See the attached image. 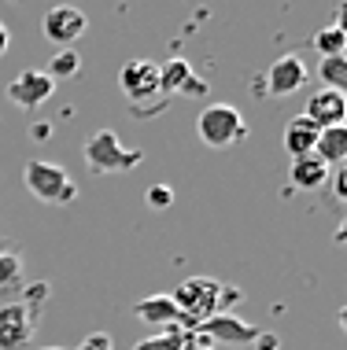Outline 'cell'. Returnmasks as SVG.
Masks as SVG:
<instances>
[{
    "mask_svg": "<svg viewBox=\"0 0 347 350\" xmlns=\"http://www.w3.org/2000/svg\"><path fill=\"white\" fill-rule=\"evenodd\" d=\"M196 133L207 148H233L237 140L248 137V126H244V115L237 107H229V103H211L207 111L200 115L196 122Z\"/></svg>",
    "mask_w": 347,
    "mask_h": 350,
    "instance_id": "obj_1",
    "label": "cell"
},
{
    "mask_svg": "<svg viewBox=\"0 0 347 350\" xmlns=\"http://www.w3.org/2000/svg\"><path fill=\"white\" fill-rule=\"evenodd\" d=\"M218 295H222V284L211 280V277H189L170 291L174 306L181 310V317H189L192 325H200V321L218 314Z\"/></svg>",
    "mask_w": 347,
    "mask_h": 350,
    "instance_id": "obj_2",
    "label": "cell"
},
{
    "mask_svg": "<svg viewBox=\"0 0 347 350\" xmlns=\"http://www.w3.org/2000/svg\"><path fill=\"white\" fill-rule=\"evenodd\" d=\"M86 166L92 174H122V170L140 166V151L122 148L115 129H100V133H92V140L86 144Z\"/></svg>",
    "mask_w": 347,
    "mask_h": 350,
    "instance_id": "obj_3",
    "label": "cell"
},
{
    "mask_svg": "<svg viewBox=\"0 0 347 350\" xmlns=\"http://www.w3.org/2000/svg\"><path fill=\"white\" fill-rule=\"evenodd\" d=\"M26 188H30L41 203H52V206L78 200V188H74V181L67 177V170L41 163V159H30V163H26Z\"/></svg>",
    "mask_w": 347,
    "mask_h": 350,
    "instance_id": "obj_4",
    "label": "cell"
},
{
    "mask_svg": "<svg viewBox=\"0 0 347 350\" xmlns=\"http://www.w3.org/2000/svg\"><path fill=\"white\" fill-rule=\"evenodd\" d=\"M118 85H122V92L129 96L133 107L148 111V100L159 92V67H155V63H148V59H133V63L122 67Z\"/></svg>",
    "mask_w": 347,
    "mask_h": 350,
    "instance_id": "obj_5",
    "label": "cell"
},
{
    "mask_svg": "<svg viewBox=\"0 0 347 350\" xmlns=\"http://www.w3.org/2000/svg\"><path fill=\"white\" fill-rule=\"evenodd\" d=\"M196 332L203 336V343H229V347H244V343H255L259 339V328L248 325V321L233 317V314H214L207 321L196 325Z\"/></svg>",
    "mask_w": 347,
    "mask_h": 350,
    "instance_id": "obj_6",
    "label": "cell"
},
{
    "mask_svg": "<svg viewBox=\"0 0 347 350\" xmlns=\"http://www.w3.org/2000/svg\"><path fill=\"white\" fill-rule=\"evenodd\" d=\"M52 92H55V81L44 70H23L12 85H8V100H12L15 107H23V111L41 107Z\"/></svg>",
    "mask_w": 347,
    "mask_h": 350,
    "instance_id": "obj_7",
    "label": "cell"
},
{
    "mask_svg": "<svg viewBox=\"0 0 347 350\" xmlns=\"http://www.w3.org/2000/svg\"><path fill=\"white\" fill-rule=\"evenodd\" d=\"M307 85V67L299 55H281L266 70V92L270 96H292Z\"/></svg>",
    "mask_w": 347,
    "mask_h": 350,
    "instance_id": "obj_8",
    "label": "cell"
},
{
    "mask_svg": "<svg viewBox=\"0 0 347 350\" xmlns=\"http://www.w3.org/2000/svg\"><path fill=\"white\" fill-rule=\"evenodd\" d=\"M34 339V317L23 310V302L0 306V350H18Z\"/></svg>",
    "mask_w": 347,
    "mask_h": 350,
    "instance_id": "obj_9",
    "label": "cell"
},
{
    "mask_svg": "<svg viewBox=\"0 0 347 350\" xmlns=\"http://www.w3.org/2000/svg\"><path fill=\"white\" fill-rule=\"evenodd\" d=\"M86 30H89V18L81 15L78 8H52L41 23V33L55 44H74Z\"/></svg>",
    "mask_w": 347,
    "mask_h": 350,
    "instance_id": "obj_10",
    "label": "cell"
},
{
    "mask_svg": "<svg viewBox=\"0 0 347 350\" xmlns=\"http://www.w3.org/2000/svg\"><path fill=\"white\" fill-rule=\"evenodd\" d=\"M133 314L144 321V325H159V328H185V332H196V325L189 317H181V310L174 306L170 295H148L144 302H137Z\"/></svg>",
    "mask_w": 347,
    "mask_h": 350,
    "instance_id": "obj_11",
    "label": "cell"
},
{
    "mask_svg": "<svg viewBox=\"0 0 347 350\" xmlns=\"http://www.w3.org/2000/svg\"><path fill=\"white\" fill-rule=\"evenodd\" d=\"M303 115L311 118L318 129L344 126V118H347V100H344V92L322 89V92H314V96H311V103H307V111H303Z\"/></svg>",
    "mask_w": 347,
    "mask_h": 350,
    "instance_id": "obj_12",
    "label": "cell"
},
{
    "mask_svg": "<svg viewBox=\"0 0 347 350\" xmlns=\"http://www.w3.org/2000/svg\"><path fill=\"white\" fill-rule=\"evenodd\" d=\"M318 133H322V129H318V126H314V122L307 118V115L288 118V126H285V148H288V155H292V159L314 155Z\"/></svg>",
    "mask_w": 347,
    "mask_h": 350,
    "instance_id": "obj_13",
    "label": "cell"
},
{
    "mask_svg": "<svg viewBox=\"0 0 347 350\" xmlns=\"http://www.w3.org/2000/svg\"><path fill=\"white\" fill-rule=\"evenodd\" d=\"M325 181H329V166L322 163L318 155H303L292 163V185L299 192H318Z\"/></svg>",
    "mask_w": 347,
    "mask_h": 350,
    "instance_id": "obj_14",
    "label": "cell"
},
{
    "mask_svg": "<svg viewBox=\"0 0 347 350\" xmlns=\"http://www.w3.org/2000/svg\"><path fill=\"white\" fill-rule=\"evenodd\" d=\"M314 155L322 159L325 166H344L347 159V129L344 126H333V129H322L318 133V144H314Z\"/></svg>",
    "mask_w": 347,
    "mask_h": 350,
    "instance_id": "obj_15",
    "label": "cell"
},
{
    "mask_svg": "<svg viewBox=\"0 0 347 350\" xmlns=\"http://www.w3.org/2000/svg\"><path fill=\"white\" fill-rule=\"evenodd\" d=\"M192 78V67H189V59H166L163 67H159V92L163 96H170V92H181L185 89V81Z\"/></svg>",
    "mask_w": 347,
    "mask_h": 350,
    "instance_id": "obj_16",
    "label": "cell"
},
{
    "mask_svg": "<svg viewBox=\"0 0 347 350\" xmlns=\"http://www.w3.org/2000/svg\"><path fill=\"white\" fill-rule=\"evenodd\" d=\"M185 347H189V332L185 328H163L159 336L140 339L133 350H185Z\"/></svg>",
    "mask_w": 347,
    "mask_h": 350,
    "instance_id": "obj_17",
    "label": "cell"
},
{
    "mask_svg": "<svg viewBox=\"0 0 347 350\" xmlns=\"http://www.w3.org/2000/svg\"><path fill=\"white\" fill-rule=\"evenodd\" d=\"M314 49L325 55V59H333V55H344L347 52V33L336 30V26H325V30L314 33Z\"/></svg>",
    "mask_w": 347,
    "mask_h": 350,
    "instance_id": "obj_18",
    "label": "cell"
},
{
    "mask_svg": "<svg viewBox=\"0 0 347 350\" xmlns=\"http://www.w3.org/2000/svg\"><path fill=\"white\" fill-rule=\"evenodd\" d=\"M322 81L329 85L333 92H344L347 89V59L344 55H333V59H322Z\"/></svg>",
    "mask_w": 347,
    "mask_h": 350,
    "instance_id": "obj_19",
    "label": "cell"
},
{
    "mask_svg": "<svg viewBox=\"0 0 347 350\" xmlns=\"http://www.w3.org/2000/svg\"><path fill=\"white\" fill-rule=\"evenodd\" d=\"M18 280H23V258L4 251L0 254V291H15Z\"/></svg>",
    "mask_w": 347,
    "mask_h": 350,
    "instance_id": "obj_20",
    "label": "cell"
},
{
    "mask_svg": "<svg viewBox=\"0 0 347 350\" xmlns=\"http://www.w3.org/2000/svg\"><path fill=\"white\" fill-rule=\"evenodd\" d=\"M78 67H81V55L70 52V49H63V52L52 59V70H44V74H49L52 81H60V78H74V74H78Z\"/></svg>",
    "mask_w": 347,
    "mask_h": 350,
    "instance_id": "obj_21",
    "label": "cell"
},
{
    "mask_svg": "<svg viewBox=\"0 0 347 350\" xmlns=\"http://www.w3.org/2000/svg\"><path fill=\"white\" fill-rule=\"evenodd\" d=\"M49 299V284L44 280H37V284H30V288H23V310L30 314L34 321H37V314H41V302Z\"/></svg>",
    "mask_w": 347,
    "mask_h": 350,
    "instance_id": "obj_22",
    "label": "cell"
},
{
    "mask_svg": "<svg viewBox=\"0 0 347 350\" xmlns=\"http://www.w3.org/2000/svg\"><path fill=\"white\" fill-rule=\"evenodd\" d=\"M74 350H115V339H111L107 332H92V336H86Z\"/></svg>",
    "mask_w": 347,
    "mask_h": 350,
    "instance_id": "obj_23",
    "label": "cell"
},
{
    "mask_svg": "<svg viewBox=\"0 0 347 350\" xmlns=\"http://www.w3.org/2000/svg\"><path fill=\"white\" fill-rule=\"evenodd\" d=\"M170 200H174L170 185H152V188H148V206H155V211H163V206H170Z\"/></svg>",
    "mask_w": 347,
    "mask_h": 350,
    "instance_id": "obj_24",
    "label": "cell"
},
{
    "mask_svg": "<svg viewBox=\"0 0 347 350\" xmlns=\"http://www.w3.org/2000/svg\"><path fill=\"white\" fill-rule=\"evenodd\" d=\"M185 96H207V81H203V78H196V74H192V78L189 81H185Z\"/></svg>",
    "mask_w": 347,
    "mask_h": 350,
    "instance_id": "obj_25",
    "label": "cell"
},
{
    "mask_svg": "<svg viewBox=\"0 0 347 350\" xmlns=\"http://www.w3.org/2000/svg\"><path fill=\"white\" fill-rule=\"evenodd\" d=\"M333 177V188H336V200H344L347 196V174L344 170H336V174H329Z\"/></svg>",
    "mask_w": 347,
    "mask_h": 350,
    "instance_id": "obj_26",
    "label": "cell"
},
{
    "mask_svg": "<svg viewBox=\"0 0 347 350\" xmlns=\"http://www.w3.org/2000/svg\"><path fill=\"white\" fill-rule=\"evenodd\" d=\"M255 343H259V350H277V336H262V332H259Z\"/></svg>",
    "mask_w": 347,
    "mask_h": 350,
    "instance_id": "obj_27",
    "label": "cell"
},
{
    "mask_svg": "<svg viewBox=\"0 0 347 350\" xmlns=\"http://www.w3.org/2000/svg\"><path fill=\"white\" fill-rule=\"evenodd\" d=\"M8 41H12V33H8V26H4V23H0V55H4V52H8Z\"/></svg>",
    "mask_w": 347,
    "mask_h": 350,
    "instance_id": "obj_28",
    "label": "cell"
},
{
    "mask_svg": "<svg viewBox=\"0 0 347 350\" xmlns=\"http://www.w3.org/2000/svg\"><path fill=\"white\" fill-rule=\"evenodd\" d=\"M49 133H52V129H49V126H41V122H37V126H34V137H37V140H44Z\"/></svg>",
    "mask_w": 347,
    "mask_h": 350,
    "instance_id": "obj_29",
    "label": "cell"
},
{
    "mask_svg": "<svg viewBox=\"0 0 347 350\" xmlns=\"http://www.w3.org/2000/svg\"><path fill=\"white\" fill-rule=\"evenodd\" d=\"M185 350H214V347H211V343H189Z\"/></svg>",
    "mask_w": 347,
    "mask_h": 350,
    "instance_id": "obj_30",
    "label": "cell"
},
{
    "mask_svg": "<svg viewBox=\"0 0 347 350\" xmlns=\"http://www.w3.org/2000/svg\"><path fill=\"white\" fill-rule=\"evenodd\" d=\"M41 350H63V347H41Z\"/></svg>",
    "mask_w": 347,
    "mask_h": 350,
    "instance_id": "obj_31",
    "label": "cell"
},
{
    "mask_svg": "<svg viewBox=\"0 0 347 350\" xmlns=\"http://www.w3.org/2000/svg\"><path fill=\"white\" fill-rule=\"evenodd\" d=\"M0 254H4V247H0Z\"/></svg>",
    "mask_w": 347,
    "mask_h": 350,
    "instance_id": "obj_32",
    "label": "cell"
}]
</instances>
